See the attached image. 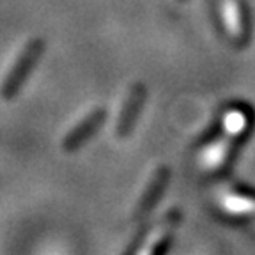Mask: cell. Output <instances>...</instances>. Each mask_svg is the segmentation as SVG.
Here are the masks:
<instances>
[{
	"mask_svg": "<svg viewBox=\"0 0 255 255\" xmlns=\"http://www.w3.org/2000/svg\"><path fill=\"white\" fill-rule=\"evenodd\" d=\"M247 14L248 12L245 5L238 0H223L222 2V16L225 20V27H229L231 21H234L229 37L234 39L238 44H245L243 41H247L248 34H250V21H248Z\"/></svg>",
	"mask_w": 255,
	"mask_h": 255,
	"instance_id": "obj_1",
	"label": "cell"
},
{
	"mask_svg": "<svg viewBox=\"0 0 255 255\" xmlns=\"http://www.w3.org/2000/svg\"><path fill=\"white\" fill-rule=\"evenodd\" d=\"M140 100H143V87L142 89L136 87L135 91L131 92V96H129V105L135 107V105L140 103ZM123 114H124V121L121 123V126H126V124H129V121L135 117V114H131V110H128V108H124Z\"/></svg>",
	"mask_w": 255,
	"mask_h": 255,
	"instance_id": "obj_2",
	"label": "cell"
}]
</instances>
